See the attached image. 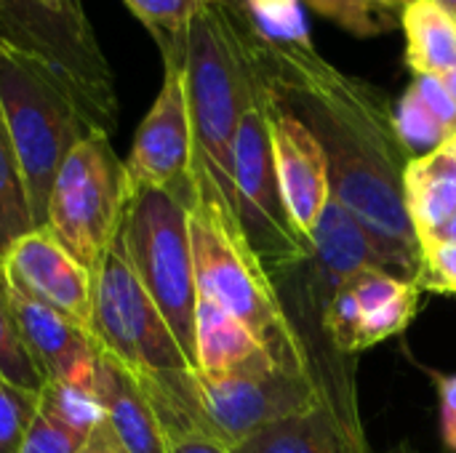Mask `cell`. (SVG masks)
I'll list each match as a JSON object with an SVG mask.
<instances>
[{"mask_svg":"<svg viewBox=\"0 0 456 453\" xmlns=\"http://www.w3.org/2000/svg\"><path fill=\"white\" fill-rule=\"evenodd\" d=\"M254 56L267 93L323 147L331 198L371 235L395 275L414 283L419 240L403 200V174L411 158L395 133L385 93L329 64L313 43L281 45L256 35Z\"/></svg>","mask_w":456,"mask_h":453,"instance_id":"6da1fadb","label":"cell"},{"mask_svg":"<svg viewBox=\"0 0 456 453\" xmlns=\"http://www.w3.org/2000/svg\"><path fill=\"white\" fill-rule=\"evenodd\" d=\"M187 222L198 296L238 318L270 352L278 368L313 376L305 344L283 307L278 283L248 246L238 214L195 166L190 168Z\"/></svg>","mask_w":456,"mask_h":453,"instance_id":"7a4b0ae2","label":"cell"},{"mask_svg":"<svg viewBox=\"0 0 456 453\" xmlns=\"http://www.w3.org/2000/svg\"><path fill=\"white\" fill-rule=\"evenodd\" d=\"M254 40L256 32L246 16L200 0L187 29L182 59L195 142L192 166L214 182L235 214L232 139L240 115L262 85Z\"/></svg>","mask_w":456,"mask_h":453,"instance_id":"3957f363","label":"cell"},{"mask_svg":"<svg viewBox=\"0 0 456 453\" xmlns=\"http://www.w3.org/2000/svg\"><path fill=\"white\" fill-rule=\"evenodd\" d=\"M136 382L155 406L166 438L195 433L219 441L230 451L256 430L323 403L313 376L283 368L222 382L184 368Z\"/></svg>","mask_w":456,"mask_h":453,"instance_id":"277c9868","label":"cell"},{"mask_svg":"<svg viewBox=\"0 0 456 453\" xmlns=\"http://www.w3.org/2000/svg\"><path fill=\"white\" fill-rule=\"evenodd\" d=\"M0 112L21 168L35 227L45 224V206L59 166L86 139V117L72 88L48 64L0 43Z\"/></svg>","mask_w":456,"mask_h":453,"instance_id":"5b68a950","label":"cell"},{"mask_svg":"<svg viewBox=\"0 0 456 453\" xmlns=\"http://www.w3.org/2000/svg\"><path fill=\"white\" fill-rule=\"evenodd\" d=\"M190 179L182 187H142L128 192L118 243L142 288L150 294L182 352L195 368L198 286L187 222Z\"/></svg>","mask_w":456,"mask_h":453,"instance_id":"8992f818","label":"cell"},{"mask_svg":"<svg viewBox=\"0 0 456 453\" xmlns=\"http://www.w3.org/2000/svg\"><path fill=\"white\" fill-rule=\"evenodd\" d=\"M0 43L48 64L72 88L91 125L115 133V77L83 0H0Z\"/></svg>","mask_w":456,"mask_h":453,"instance_id":"52a82bcc","label":"cell"},{"mask_svg":"<svg viewBox=\"0 0 456 453\" xmlns=\"http://www.w3.org/2000/svg\"><path fill=\"white\" fill-rule=\"evenodd\" d=\"M128 203V176L104 131L80 139L56 171L45 206V230L88 270H96L118 238Z\"/></svg>","mask_w":456,"mask_h":453,"instance_id":"ba28073f","label":"cell"},{"mask_svg":"<svg viewBox=\"0 0 456 453\" xmlns=\"http://www.w3.org/2000/svg\"><path fill=\"white\" fill-rule=\"evenodd\" d=\"M88 334L96 350L120 363L134 379L192 368L160 310L134 275L118 238L94 270Z\"/></svg>","mask_w":456,"mask_h":453,"instance_id":"9c48e42d","label":"cell"},{"mask_svg":"<svg viewBox=\"0 0 456 453\" xmlns=\"http://www.w3.org/2000/svg\"><path fill=\"white\" fill-rule=\"evenodd\" d=\"M232 182L240 227L270 275L307 262L310 246L291 224L278 187L265 80L240 115L232 139Z\"/></svg>","mask_w":456,"mask_h":453,"instance_id":"30bf717a","label":"cell"},{"mask_svg":"<svg viewBox=\"0 0 456 453\" xmlns=\"http://www.w3.org/2000/svg\"><path fill=\"white\" fill-rule=\"evenodd\" d=\"M182 56H163L160 91L136 128L134 147L126 166L128 192L142 187H182L190 179L195 142L184 88Z\"/></svg>","mask_w":456,"mask_h":453,"instance_id":"8fae6325","label":"cell"},{"mask_svg":"<svg viewBox=\"0 0 456 453\" xmlns=\"http://www.w3.org/2000/svg\"><path fill=\"white\" fill-rule=\"evenodd\" d=\"M310 256L302 262L305 270V302L302 320L323 331V315L334 299V294L361 270H385L395 275L393 262L382 254V248L371 240V235L334 200L323 206L310 238ZM398 278V275H395ZM326 336V334H323Z\"/></svg>","mask_w":456,"mask_h":453,"instance_id":"7c38bea8","label":"cell"},{"mask_svg":"<svg viewBox=\"0 0 456 453\" xmlns=\"http://www.w3.org/2000/svg\"><path fill=\"white\" fill-rule=\"evenodd\" d=\"M5 286L88 331L94 270L80 264L45 227L21 235L0 262Z\"/></svg>","mask_w":456,"mask_h":453,"instance_id":"4fadbf2b","label":"cell"},{"mask_svg":"<svg viewBox=\"0 0 456 453\" xmlns=\"http://www.w3.org/2000/svg\"><path fill=\"white\" fill-rule=\"evenodd\" d=\"M267 91V88H265ZM267 120L278 187L291 224L307 240L331 198L329 163L313 131L267 93ZM310 246V243H307Z\"/></svg>","mask_w":456,"mask_h":453,"instance_id":"5bb4252c","label":"cell"},{"mask_svg":"<svg viewBox=\"0 0 456 453\" xmlns=\"http://www.w3.org/2000/svg\"><path fill=\"white\" fill-rule=\"evenodd\" d=\"M8 299L16 323L21 328L24 344L35 366L40 368L43 379L53 384L94 390L99 350L91 334L83 326L72 323L69 318L53 312L51 307H43L11 288H8Z\"/></svg>","mask_w":456,"mask_h":453,"instance_id":"9a60e30c","label":"cell"},{"mask_svg":"<svg viewBox=\"0 0 456 453\" xmlns=\"http://www.w3.org/2000/svg\"><path fill=\"white\" fill-rule=\"evenodd\" d=\"M278 363L259 339L230 312L198 296L195 307V371L203 379L222 382L235 376H259Z\"/></svg>","mask_w":456,"mask_h":453,"instance_id":"2e32d148","label":"cell"},{"mask_svg":"<svg viewBox=\"0 0 456 453\" xmlns=\"http://www.w3.org/2000/svg\"><path fill=\"white\" fill-rule=\"evenodd\" d=\"M94 392L104 409V425L123 453H166L168 438L155 406L139 382L112 358L99 352Z\"/></svg>","mask_w":456,"mask_h":453,"instance_id":"e0dca14e","label":"cell"},{"mask_svg":"<svg viewBox=\"0 0 456 453\" xmlns=\"http://www.w3.org/2000/svg\"><path fill=\"white\" fill-rule=\"evenodd\" d=\"M361 430L347 427L329 403L305 414L278 419L251 438L238 443L232 453H366Z\"/></svg>","mask_w":456,"mask_h":453,"instance_id":"ac0fdd59","label":"cell"},{"mask_svg":"<svg viewBox=\"0 0 456 453\" xmlns=\"http://www.w3.org/2000/svg\"><path fill=\"white\" fill-rule=\"evenodd\" d=\"M403 200L419 246L438 240L456 216V160L449 147L409 160Z\"/></svg>","mask_w":456,"mask_h":453,"instance_id":"d6986e66","label":"cell"},{"mask_svg":"<svg viewBox=\"0 0 456 453\" xmlns=\"http://www.w3.org/2000/svg\"><path fill=\"white\" fill-rule=\"evenodd\" d=\"M347 283L361 304V350L401 334L419 310V286L385 270H361Z\"/></svg>","mask_w":456,"mask_h":453,"instance_id":"ffe728a7","label":"cell"},{"mask_svg":"<svg viewBox=\"0 0 456 453\" xmlns=\"http://www.w3.org/2000/svg\"><path fill=\"white\" fill-rule=\"evenodd\" d=\"M401 24L406 32V61L414 75L444 77L456 69V19L436 0H411Z\"/></svg>","mask_w":456,"mask_h":453,"instance_id":"44dd1931","label":"cell"},{"mask_svg":"<svg viewBox=\"0 0 456 453\" xmlns=\"http://www.w3.org/2000/svg\"><path fill=\"white\" fill-rule=\"evenodd\" d=\"M37 230L32 222L27 187L21 179V168L0 112V262L8 248L27 232Z\"/></svg>","mask_w":456,"mask_h":453,"instance_id":"7402d4cb","label":"cell"},{"mask_svg":"<svg viewBox=\"0 0 456 453\" xmlns=\"http://www.w3.org/2000/svg\"><path fill=\"white\" fill-rule=\"evenodd\" d=\"M0 379L11 382L13 387H19L24 392H32V395H40L43 384H45L40 368L35 366V360L24 344L21 328L11 310V299H8L3 275H0Z\"/></svg>","mask_w":456,"mask_h":453,"instance_id":"603a6c76","label":"cell"},{"mask_svg":"<svg viewBox=\"0 0 456 453\" xmlns=\"http://www.w3.org/2000/svg\"><path fill=\"white\" fill-rule=\"evenodd\" d=\"M123 3L150 29V35L158 40L163 56L184 53L187 29H190L192 13L198 11L200 0H123Z\"/></svg>","mask_w":456,"mask_h":453,"instance_id":"cb8c5ba5","label":"cell"},{"mask_svg":"<svg viewBox=\"0 0 456 453\" xmlns=\"http://www.w3.org/2000/svg\"><path fill=\"white\" fill-rule=\"evenodd\" d=\"M393 123H395V133H398L403 150L409 152V158L430 155L452 142L446 128L422 104V99L411 91V85L403 91V96L393 107Z\"/></svg>","mask_w":456,"mask_h":453,"instance_id":"d4e9b609","label":"cell"},{"mask_svg":"<svg viewBox=\"0 0 456 453\" xmlns=\"http://www.w3.org/2000/svg\"><path fill=\"white\" fill-rule=\"evenodd\" d=\"M40 409L61 419L64 425L91 435L104 422V409L94 390L45 382L40 392Z\"/></svg>","mask_w":456,"mask_h":453,"instance_id":"484cf974","label":"cell"},{"mask_svg":"<svg viewBox=\"0 0 456 453\" xmlns=\"http://www.w3.org/2000/svg\"><path fill=\"white\" fill-rule=\"evenodd\" d=\"M248 21L267 43H310L299 0H248Z\"/></svg>","mask_w":456,"mask_h":453,"instance_id":"4316f807","label":"cell"},{"mask_svg":"<svg viewBox=\"0 0 456 453\" xmlns=\"http://www.w3.org/2000/svg\"><path fill=\"white\" fill-rule=\"evenodd\" d=\"M313 11L358 37H371L393 24V8L377 0H305Z\"/></svg>","mask_w":456,"mask_h":453,"instance_id":"83f0119b","label":"cell"},{"mask_svg":"<svg viewBox=\"0 0 456 453\" xmlns=\"http://www.w3.org/2000/svg\"><path fill=\"white\" fill-rule=\"evenodd\" d=\"M37 406L40 395L24 392L0 379V453H19Z\"/></svg>","mask_w":456,"mask_h":453,"instance_id":"f1b7e54d","label":"cell"},{"mask_svg":"<svg viewBox=\"0 0 456 453\" xmlns=\"http://www.w3.org/2000/svg\"><path fill=\"white\" fill-rule=\"evenodd\" d=\"M88 441L86 433L64 425L53 414L37 406V414L24 435L19 453H77Z\"/></svg>","mask_w":456,"mask_h":453,"instance_id":"f546056e","label":"cell"},{"mask_svg":"<svg viewBox=\"0 0 456 453\" xmlns=\"http://www.w3.org/2000/svg\"><path fill=\"white\" fill-rule=\"evenodd\" d=\"M419 291H438L456 294V243L433 240L419 246V272L417 280Z\"/></svg>","mask_w":456,"mask_h":453,"instance_id":"4dcf8cb0","label":"cell"},{"mask_svg":"<svg viewBox=\"0 0 456 453\" xmlns=\"http://www.w3.org/2000/svg\"><path fill=\"white\" fill-rule=\"evenodd\" d=\"M411 91L422 99V104L436 115V120L446 128V133L456 136V101L449 93L446 83L436 75H414Z\"/></svg>","mask_w":456,"mask_h":453,"instance_id":"1f68e13d","label":"cell"},{"mask_svg":"<svg viewBox=\"0 0 456 453\" xmlns=\"http://www.w3.org/2000/svg\"><path fill=\"white\" fill-rule=\"evenodd\" d=\"M441 400V435L449 451H456V374L436 376Z\"/></svg>","mask_w":456,"mask_h":453,"instance_id":"d6a6232c","label":"cell"},{"mask_svg":"<svg viewBox=\"0 0 456 453\" xmlns=\"http://www.w3.org/2000/svg\"><path fill=\"white\" fill-rule=\"evenodd\" d=\"M166 453H232L227 446H222L214 438L195 435V433H182L168 438V451Z\"/></svg>","mask_w":456,"mask_h":453,"instance_id":"836d02e7","label":"cell"},{"mask_svg":"<svg viewBox=\"0 0 456 453\" xmlns=\"http://www.w3.org/2000/svg\"><path fill=\"white\" fill-rule=\"evenodd\" d=\"M77 453H123V449L118 446V441H115V435L110 433V427L102 422V425L88 435V441L83 443V449Z\"/></svg>","mask_w":456,"mask_h":453,"instance_id":"e575fe53","label":"cell"},{"mask_svg":"<svg viewBox=\"0 0 456 453\" xmlns=\"http://www.w3.org/2000/svg\"><path fill=\"white\" fill-rule=\"evenodd\" d=\"M211 3H219V5H224V8H230V11L248 19V0H211Z\"/></svg>","mask_w":456,"mask_h":453,"instance_id":"d590c367","label":"cell"},{"mask_svg":"<svg viewBox=\"0 0 456 453\" xmlns=\"http://www.w3.org/2000/svg\"><path fill=\"white\" fill-rule=\"evenodd\" d=\"M441 80L446 83V88H449V93L454 96V101H456V69H452L449 75H444Z\"/></svg>","mask_w":456,"mask_h":453,"instance_id":"8d00e7d4","label":"cell"},{"mask_svg":"<svg viewBox=\"0 0 456 453\" xmlns=\"http://www.w3.org/2000/svg\"><path fill=\"white\" fill-rule=\"evenodd\" d=\"M377 3H382V5H387V8H393V11H395V8H406L411 0H377Z\"/></svg>","mask_w":456,"mask_h":453,"instance_id":"74e56055","label":"cell"},{"mask_svg":"<svg viewBox=\"0 0 456 453\" xmlns=\"http://www.w3.org/2000/svg\"><path fill=\"white\" fill-rule=\"evenodd\" d=\"M436 3H438V5H444V8H446V11H449V13L456 19V0H436Z\"/></svg>","mask_w":456,"mask_h":453,"instance_id":"f35d334b","label":"cell"},{"mask_svg":"<svg viewBox=\"0 0 456 453\" xmlns=\"http://www.w3.org/2000/svg\"><path fill=\"white\" fill-rule=\"evenodd\" d=\"M446 147H449V152L454 155V160H456V136H454V139H452V142H449V144H446Z\"/></svg>","mask_w":456,"mask_h":453,"instance_id":"ab89813d","label":"cell"},{"mask_svg":"<svg viewBox=\"0 0 456 453\" xmlns=\"http://www.w3.org/2000/svg\"><path fill=\"white\" fill-rule=\"evenodd\" d=\"M366 453H377V451H371V449H369V451H366ZM385 453H414V451H409V449L403 446V449H395V451H385Z\"/></svg>","mask_w":456,"mask_h":453,"instance_id":"60d3db41","label":"cell"}]
</instances>
